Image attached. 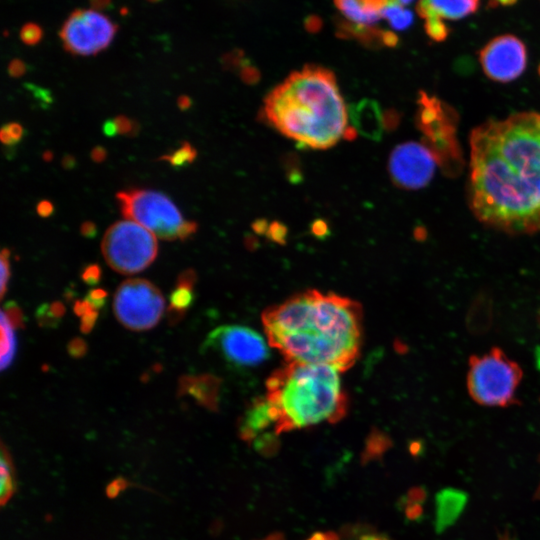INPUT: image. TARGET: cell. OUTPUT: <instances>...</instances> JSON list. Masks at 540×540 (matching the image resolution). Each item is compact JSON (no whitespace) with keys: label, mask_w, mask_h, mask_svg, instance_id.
<instances>
[{"label":"cell","mask_w":540,"mask_h":540,"mask_svg":"<svg viewBox=\"0 0 540 540\" xmlns=\"http://www.w3.org/2000/svg\"><path fill=\"white\" fill-rule=\"evenodd\" d=\"M470 206L486 226L540 231V112L489 120L470 135Z\"/></svg>","instance_id":"1"},{"label":"cell","mask_w":540,"mask_h":540,"mask_svg":"<svg viewBox=\"0 0 540 540\" xmlns=\"http://www.w3.org/2000/svg\"><path fill=\"white\" fill-rule=\"evenodd\" d=\"M361 321L357 301L317 290L290 297L262 315L269 345L287 362L332 366L341 372L359 357Z\"/></svg>","instance_id":"2"},{"label":"cell","mask_w":540,"mask_h":540,"mask_svg":"<svg viewBox=\"0 0 540 540\" xmlns=\"http://www.w3.org/2000/svg\"><path fill=\"white\" fill-rule=\"evenodd\" d=\"M263 111L280 134L312 150L357 137L334 73L324 67L306 65L292 72L267 96Z\"/></svg>","instance_id":"3"},{"label":"cell","mask_w":540,"mask_h":540,"mask_svg":"<svg viewBox=\"0 0 540 540\" xmlns=\"http://www.w3.org/2000/svg\"><path fill=\"white\" fill-rule=\"evenodd\" d=\"M339 369L321 364L288 362L267 382V397L276 411V434L344 417L348 398Z\"/></svg>","instance_id":"4"},{"label":"cell","mask_w":540,"mask_h":540,"mask_svg":"<svg viewBox=\"0 0 540 540\" xmlns=\"http://www.w3.org/2000/svg\"><path fill=\"white\" fill-rule=\"evenodd\" d=\"M522 377L519 364L501 348H494L485 354L469 357L468 393L474 402L483 406H512L519 404L516 393Z\"/></svg>","instance_id":"5"},{"label":"cell","mask_w":540,"mask_h":540,"mask_svg":"<svg viewBox=\"0 0 540 540\" xmlns=\"http://www.w3.org/2000/svg\"><path fill=\"white\" fill-rule=\"evenodd\" d=\"M121 213L163 240H186L197 231V222L182 217L170 197L150 189H128L117 192Z\"/></svg>","instance_id":"6"},{"label":"cell","mask_w":540,"mask_h":540,"mask_svg":"<svg viewBox=\"0 0 540 540\" xmlns=\"http://www.w3.org/2000/svg\"><path fill=\"white\" fill-rule=\"evenodd\" d=\"M101 251L112 269L132 276L152 264L159 254V244L152 231L127 219L117 222L107 229Z\"/></svg>","instance_id":"7"},{"label":"cell","mask_w":540,"mask_h":540,"mask_svg":"<svg viewBox=\"0 0 540 540\" xmlns=\"http://www.w3.org/2000/svg\"><path fill=\"white\" fill-rule=\"evenodd\" d=\"M164 305L161 290L146 279H127L114 294V314L119 323L132 332H144L156 326L163 315Z\"/></svg>","instance_id":"8"},{"label":"cell","mask_w":540,"mask_h":540,"mask_svg":"<svg viewBox=\"0 0 540 540\" xmlns=\"http://www.w3.org/2000/svg\"><path fill=\"white\" fill-rule=\"evenodd\" d=\"M116 27L105 15L96 10H78L65 21L60 37L65 49L76 55H92L107 48Z\"/></svg>","instance_id":"9"},{"label":"cell","mask_w":540,"mask_h":540,"mask_svg":"<svg viewBox=\"0 0 540 540\" xmlns=\"http://www.w3.org/2000/svg\"><path fill=\"white\" fill-rule=\"evenodd\" d=\"M204 348L216 351L235 366H258L269 357L267 342L260 333L240 325L216 328L207 336Z\"/></svg>","instance_id":"10"},{"label":"cell","mask_w":540,"mask_h":540,"mask_svg":"<svg viewBox=\"0 0 540 540\" xmlns=\"http://www.w3.org/2000/svg\"><path fill=\"white\" fill-rule=\"evenodd\" d=\"M438 157L422 143H405L391 152L388 170L396 186L404 189L425 188L433 177Z\"/></svg>","instance_id":"11"},{"label":"cell","mask_w":540,"mask_h":540,"mask_svg":"<svg viewBox=\"0 0 540 540\" xmlns=\"http://www.w3.org/2000/svg\"><path fill=\"white\" fill-rule=\"evenodd\" d=\"M481 66L487 78L501 83L512 82L525 71L528 51L513 35L494 38L480 51Z\"/></svg>","instance_id":"12"},{"label":"cell","mask_w":540,"mask_h":540,"mask_svg":"<svg viewBox=\"0 0 540 540\" xmlns=\"http://www.w3.org/2000/svg\"><path fill=\"white\" fill-rule=\"evenodd\" d=\"M335 6L345 22L341 28L342 35L357 38L368 44H386L388 31L378 29L382 12L389 0H334Z\"/></svg>","instance_id":"13"},{"label":"cell","mask_w":540,"mask_h":540,"mask_svg":"<svg viewBox=\"0 0 540 540\" xmlns=\"http://www.w3.org/2000/svg\"><path fill=\"white\" fill-rule=\"evenodd\" d=\"M354 129L372 141H380L384 128L389 126V116H384L375 100L364 99L348 110Z\"/></svg>","instance_id":"14"},{"label":"cell","mask_w":540,"mask_h":540,"mask_svg":"<svg viewBox=\"0 0 540 540\" xmlns=\"http://www.w3.org/2000/svg\"><path fill=\"white\" fill-rule=\"evenodd\" d=\"M219 384V380L211 375H184L179 379L177 395L190 396L198 404L216 411Z\"/></svg>","instance_id":"15"},{"label":"cell","mask_w":540,"mask_h":540,"mask_svg":"<svg viewBox=\"0 0 540 540\" xmlns=\"http://www.w3.org/2000/svg\"><path fill=\"white\" fill-rule=\"evenodd\" d=\"M197 276L193 269H186L179 274L177 287L171 292L170 305L168 307V321L170 324H177L183 318L186 312L195 301V288Z\"/></svg>","instance_id":"16"},{"label":"cell","mask_w":540,"mask_h":540,"mask_svg":"<svg viewBox=\"0 0 540 540\" xmlns=\"http://www.w3.org/2000/svg\"><path fill=\"white\" fill-rule=\"evenodd\" d=\"M272 423H276L273 407L267 399L258 400L249 408L240 423V438L245 441L254 440L258 432L267 429Z\"/></svg>","instance_id":"17"},{"label":"cell","mask_w":540,"mask_h":540,"mask_svg":"<svg viewBox=\"0 0 540 540\" xmlns=\"http://www.w3.org/2000/svg\"><path fill=\"white\" fill-rule=\"evenodd\" d=\"M494 319L492 298L487 292H480L468 309L467 326L472 334L480 335L490 330Z\"/></svg>","instance_id":"18"},{"label":"cell","mask_w":540,"mask_h":540,"mask_svg":"<svg viewBox=\"0 0 540 540\" xmlns=\"http://www.w3.org/2000/svg\"><path fill=\"white\" fill-rule=\"evenodd\" d=\"M429 8L442 19H461L476 12L479 0H425Z\"/></svg>","instance_id":"19"},{"label":"cell","mask_w":540,"mask_h":540,"mask_svg":"<svg viewBox=\"0 0 540 540\" xmlns=\"http://www.w3.org/2000/svg\"><path fill=\"white\" fill-rule=\"evenodd\" d=\"M1 480H0V503L2 506L8 503L9 499L15 494L17 489V480H15V469L13 465L12 458L4 443H1Z\"/></svg>","instance_id":"20"},{"label":"cell","mask_w":540,"mask_h":540,"mask_svg":"<svg viewBox=\"0 0 540 540\" xmlns=\"http://www.w3.org/2000/svg\"><path fill=\"white\" fill-rule=\"evenodd\" d=\"M416 9L420 17L424 19L425 31L429 37L435 42H443L449 36V28L442 18L432 11L425 0H420Z\"/></svg>","instance_id":"21"},{"label":"cell","mask_w":540,"mask_h":540,"mask_svg":"<svg viewBox=\"0 0 540 540\" xmlns=\"http://www.w3.org/2000/svg\"><path fill=\"white\" fill-rule=\"evenodd\" d=\"M1 326V370H6L12 363L17 351V339H15V328L11 325L6 315L0 316Z\"/></svg>","instance_id":"22"},{"label":"cell","mask_w":540,"mask_h":540,"mask_svg":"<svg viewBox=\"0 0 540 540\" xmlns=\"http://www.w3.org/2000/svg\"><path fill=\"white\" fill-rule=\"evenodd\" d=\"M382 18L396 30H404L413 24V15L397 0H389L382 12Z\"/></svg>","instance_id":"23"},{"label":"cell","mask_w":540,"mask_h":540,"mask_svg":"<svg viewBox=\"0 0 540 540\" xmlns=\"http://www.w3.org/2000/svg\"><path fill=\"white\" fill-rule=\"evenodd\" d=\"M391 447V440L388 436L375 431L369 435L366 450L362 454V463L366 465L369 461L377 460L382 458L384 452Z\"/></svg>","instance_id":"24"},{"label":"cell","mask_w":540,"mask_h":540,"mask_svg":"<svg viewBox=\"0 0 540 540\" xmlns=\"http://www.w3.org/2000/svg\"><path fill=\"white\" fill-rule=\"evenodd\" d=\"M197 157V150L188 141H183L179 150L162 155L159 157V161L168 162L173 168H182L186 164H192Z\"/></svg>","instance_id":"25"},{"label":"cell","mask_w":540,"mask_h":540,"mask_svg":"<svg viewBox=\"0 0 540 540\" xmlns=\"http://www.w3.org/2000/svg\"><path fill=\"white\" fill-rule=\"evenodd\" d=\"M279 447H280V442H279L278 438L271 433L261 435L254 442L256 451L265 458H271V456H276L278 452Z\"/></svg>","instance_id":"26"},{"label":"cell","mask_w":540,"mask_h":540,"mask_svg":"<svg viewBox=\"0 0 540 540\" xmlns=\"http://www.w3.org/2000/svg\"><path fill=\"white\" fill-rule=\"evenodd\" d=\"M24 132V127L19 123H8L0 130V139H1L2 143L6 144V145H15L21 141Z\"/></svg>","instance_id":"27"},{"label":"cell","mask_w":540,"mask_h":540,"mask_svg":"<svg viewBox=\"0 0 540 540\" xmlns=\"http://www.w3.org/2000/svg\"><path fill=\"white\" fill-rule=\"evenodd\" d=\"M1 314L6 315V318L8 319L11 325L17 330V328H22L24 326V316L22 314V310L20 309L19 306L17 305L15 301H9L4 306L2 309Z\"/></svg>","instance_id":"28"},{"label":"cell","mask_w":540,"mask_h":540,"mask_svg":"<svg viewBox=\"0 0 540 540\" xmlns=\"http://www.w3.org/2000/svg\"><path fill=\"white\" fill-rule=\"evenodd\" d=\"M36 319H37L40 326L46 328H55L62 321L53 314L51 309V305H47V303L38 307L37 312H36Z\"/></svg>","instance_id":"29"},{"label":"cell","mask_w":540,"mask_h":540,"mask_svg":"<svg viewBox=\"0 0 540 540\" xmlns=\"http://www.w3.org/2000/svg\"><path fill=\"white\" fill-rule=\"evenodd\" d=\"M117 128V134L126 136H135L139 132V125L134 119L125 116H118L114 118Z\"/></svg>","instance_id":"30"},{"label":"cell","mask_w":540,"mask_h":540,"mask_svg":"<svg viewBox=\"0 0 540 540\" xmlns=\"http://www.w3.org/2000/svg\"><path fill=\"white\" fill-rule=\"evenodd\" d=\"M9 256H10V251L9 249H4L1 251V258H0V267H1V289H0V294H1V298H3L6 296V290H8V285L9 278H10V261H9Z\"/></svg>","instance_id":"31"},{"label":"cell","mask_w":540,"mask_h":540,"mask_svg":"<svg viewBox=\"0 0 540 540\" xmlns=\"http://www.w3.org/2000/svg\"><path fill=\"white\" fill-rule=\"evenodd\" d=\"M267 235L272 242L285 244L287 242V227L278 222H272L267 228Z\"/></svg>","instance_id":"32"},{"label":"cell","mask_w":540,"mask_h":540,"mask_svg":"<svg viewBox=\"0 0 540 540\" xmlns=\"http://www.w3.org/2000/svg\"><path fill=\"white\" fill-rule=\"evenodd\" d=\"M102 270L98 264H89L81 272V279L87 285H96L100 281Z\"/></svg>","instance_id":"33"},{"label":"cell","mask_w":540,"mask_h":540,"mask_svg":"<svg viewBox=\"0 0 540 540\" xmlns=\"http://www.w3.org/2000/svg\"><path fill=\"white\" fill-rule=\"evenodd\" d=\"M107 298V292L105 291V290L98 288V289L90 290L84 299L90 305H91V307L93 308L94 310H98L101 309V308L105 305Z\"/></svg>","instance_id":"34"},{"label":"cell","mask_w":540,"mask_h":540,"mask_svg":"<svg viewBox=\"0 0 540 540\" xmlns=\"http://www.w3.org/2000/svg\"><path fill=\"white\" fill-rule=\"evenodd\" d=\"M87 342L80 337H75L72 339L67 346V350H69V355L73 359H81V357H85L87 352Z\"/></svg>","instance_id":"35"},{"label":"cell","mask_w":540,"mask_h":540,"mask_svg":"<svg viewBox=\"0 0 540 540\" xmlns=\"http://www.w3.org/2000/svg\"><path fill=\"white\" fill-rule=\"evenodd\" d=\"M98 310H91V312H87V314L83 315L81 317L80 330L81 332L89 333L91 332L92 328L96 325V321H98Z\"/></svg>","instance_id":"36"},{"label":"cell","mask_w":540,"mask_h":540,"mask_svg":"<svg viewBox=\"0 0 540 540\" xmlns=\"http://www.w3.org/2000/svg\"><path fill=\"white\" fill-rule=\"evenodd\" d=\"M127 485L128 483L126 481V479L123 478V477H119V478L112 481V483L107 486V496L109 497L110 499L116 498V497L118 496V494H120L121 492H123V490L126 489Z\"/></svg>","instance_id":"37"},{"label":"cell","mask_w":540,"mask_h":540,"mask_svg":"<svg viewBox=\"0 0 540 540\" xmlns=\"http://www.w3.org/2000/svg\"><path fill=\"white\" fill-rule=\"evenodd\" d=\"M22 38L24 42L28 44H35L39 40L40 31L38 28H26L22 33Z\"/></svg>","instance_id":"38"},{"label":"cell","mask_w":540,"mask_h":540,"mask_svg":"<svg viewBox=\"0 0 540 540\" xmlns=\"http://www.w3.org/2000/svg\"><path fill=\"white\" fill-rule=\"evenodd\" d=\"M36 211H37L38 215L42 216V217H49L54 211L53 204L48 200H42L37 204Z\"/></svg>","instance_id":"39"},{"label":"cell","mask_w":540,"mask_h":540,"mask_svg":"<svg viewBox=\"0 0 540 540\" xmlns=\"http://www.w3.org/2000/svg\"><path fill=\"white\" fill-rule=\"evenodd\" d=\"M26 72V65L20 60H15L9 65V74L12 78H20Z\"/></svg>","instance_id":"40"},{"label":"cell","mask_w":540,"mask_h":540,"mask_svg":"<svg viewBox=\"0 0 540 540\" xmlns=\"http://www.w3.org/2000/svg\"><path fill=\"white\" fill-rule=\"evenodd\" d=\"M80 233L82 234L84 237L93 238L98 233V228L96 225L92 222H83L80 227Z\"/></svg>","instance_id":"41"},{"label":"cell","mask_w":540,"mask_h":540,"mask_svg":"<svg viewBox=\"0 0 540 540\" xmlns=\"http://www.w3.org/2000/svg\"><path fill=\"white\" fill-rule=\"evenodd\" d=\"M90 156H91L92 161L96 162V163H102V162L107 159V150H105V147H102V146H96V147H94L93 150H91Z\"/></svg>","instance_id":"42"},{"label":"cell","mask_w":540,"mask_h":540,"mask_svg":"<svg viewBox=\"0 0 540 540\" xmlns=\"http://www.w3.org/2000/svg\"><path fill=\"white\" fill-rule=\"evenodd\" d=\"M91 310L94 309L91 307V305H90L89 303L85 300V299L84 300L76 301L75 305H74V312H75V314L80 317H82L83 315L87 314V312H91Z\"/></svg>","instance_id":"43"},{"label":"cell","mask_w":540,"mask_h":540,"mask_svg":"<svg viewBox=\"0 0 540 540\" xmlns=\"http://www.w3.org/2000/svg\"><path fill=\"white\" fill-rule=\"evenodd\" d=\"M312 233H314L316 236L327 235L328 233L327 224H326L325 222H323V220H318V222H315L314 225H312Z\"/></svg>","instance_id":"44"},{"label":"cell","mask_w":540,"mask_h":540,"mask_svg":"<svg viewBox=\"0 0 540 540\" xmlns=\"http://www.w3.org/2000/svg\"><path fill=\"white\" fill-rule=\"evenodd\" d=\"M103 134L109 137L116 136V135L118 134H117V128L114 119L105 121V125H103Z\"/></svg>","instance_id":"45"},{"label":"cell","mask_w":540,"mask_h":540,"mask_svg":"<svg viewBox=\"0 0 540 540\" xmlns=\"http://www.w3.org/2000/svg\"><path fill=\"white\" fill-rule=\"evenodd\" d=\"M51 309L57 318L62 319V317L64 316V305H63L60 301H55V303H51Z\"/></svg>","instance_id":"46"},{"label":"cell","mask_w":540,"mask_h":540,"mask_svg":"<svg viewBox=\"0 0 540 540\" xmlns=\"http://www.w3.org/2000/svg\"><path fill=\"white\" fill-rule=\"evenodd\" d=\"M62 168L66 170H71L75 168L76 161L72 155H65L62 161Z\"/></svg>","instance_id":"47"},{"label":"cell","mask_w":540,"mask_h":540,"mask_svg":"<svg viewBox=\"0 0 540 540\" xmlns=\"http://www.w3.org/2000/svg\"><path fill=\"white\" fill-rule=\"evenodd\" d=\"M269 226V225L267 224V222H265V220H258V222H255L253 224L254 231L258 234L267 233Z\"/></svg>","instance_id":"48"},{"label":"cell","mask_w":540,"mask_h":540,"mask_svg":"<svg viewBox=\"0 0 540 540\" xmlns=\"http://www.w3.org/2000/svg\"><path fill=\"white\" fill-rule=\"evenodd\" d=\"M359 540H390L386 535L377 534V533H364L359 537Z\"/></svg>","instance_id":"49"},{"label":"cell","mask_w":540,"mask_h":540,"mask_svg":"<svg viewBox=\"0 0 540 540\" xmlns=\"http://www.w3.org/2000/svg\"><path fill=\"white\" fill-rule=\"evenodd\" d=\"M177 105L181 110H186L191 107V99L186 96H179L177 99Z\"/></svg>","instance_id":"50"},{"label":"cell","mask_w":540,"mask_h":540,"mask_svg":"<svg viewBox=\"0 0 540 540\" xmlns=\"http://www.w3.org/2000/svg\"><path fill=\"white\" fill-rule=\"evenodd\" d=\"M262 540H285V535L281 532H274L269 534V537H265Z\"/></svg>","instance_id":"51"},{"label":"cell","mask_w":540,"mask_h":540,"mask_svg":"<svg viewBox=\"0 0 540 540\" xmlns=\"http://www.w3.org/2000/svg\"><path fill=\"white\" fill-rule=\"evenodd\" d=\"M324 537H325V540H341L339 535L336 532H333V531H328V532L324 533Z\"/></svg>","instance_id":"52"},{"label":"cell","mask_w":540,"mask_h":540,"mask_svg":"<svg viewBox=\"0 0 540 540\" xmlns=\"http://www.w3.org/2000/svg\"><path fill=\"white\" fill-rule=\"evenodd\" d=\"M307 540H325V537H324V533L315 532L314 534Z\"/></svg>","instance_id":"53"},{"label":"cell","mask_w":540,"mask_h":540,"mask_svg":"<svg viewBox=\"0 0 540 540\" xmlns=\"http://www.w3.org/2000/svg\"><path fill=\"white\" fill-rule=\"evenodd\" d=\"M517 0H495V2L498 4H503V6H512L514 4Z\"/></svg>","instance_id":"54"},{"label":"cell","mask_w":540,"mask_h":540,"mask_svg":"<svg viewBox=\"0 0 540 540\" xmlns=\"http://www.w3.org/2000/svg\"><path fill=\"white\" fill-rule=\"evenodd\" d=\"M53 152H48V150H47V152H45L44 153V159L45 161L46 162L51 161H53Z\"/></svg>","instance_id":"55"},{"label":"cell","mask_w":540,"mask_h":540,"mask_svg":"<svg viewBox=\"0 0 540 540\" xmlns=\"http://www.w3.org/2000/svg\"><path fill=\"white\" fill-rule=\"evenodd\" d=\"M398 2H399L400 4H402V6H408V4H411V2L414 1V0H397Z\"/></svg>","instance_id":"56"},{"label":"cell","mask_w":540,"mask_h":540,"mask_svg":"<svg viewBox=\"0 0 540 540\" xmlns=\"http://www.w3.org/2000/svg\"><path fill=\"white\" fill-rule=\"evenodd\" d=\"M537 323H539L540 325V310L539 312V314H537Z\"/></svg>","instance_id":"57"}]
</instances>
